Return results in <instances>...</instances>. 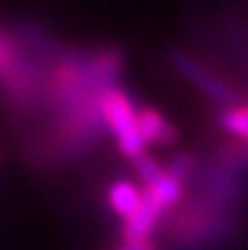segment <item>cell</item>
<instances>
[{
    "label": "cell",
    "instance_id": "1",
    "mask_svg": "<svg viewBox=\"0 0 248 250\" xmlns=\"http://www.w3.org/2000/svg\"><path fill=\"white\" fill-rule=\"evenodd\" d=\"M99 112L103 127L114 136L119 149L127 158L136 160L139 156L147 154V149H145L147 145H145L139 127V108L123 88H117L114 83H110L101 90Z\"/></svg>",
    "mask_w": 248,
    "mask_h": 250
},
{
    "label": "cell",
    "instance_id": "2",
    "mask_svg": "<svg viewBox=\"0 0 248 250\" xmlns=\"http://www.w3.org/2000/svg\"><path fill=\"white\" fill-rule=\"evenodd\" d=\"M171 60H174L176 70H178L193 88H198L205 97H209L213 104L222 105V108H231V105L240 104V95L235 92V88L228 86L227 82H222L218 75L209 73V70L202 64H198L193 57L185 55V53H174Z\"/></svg>",
    "mask_w": 248,
    "mask_h": 250
},
{
    "label": "cell",
    "instance_id": "3",
    "mask_svg": "<svg viewBox=\"0 0 248 250\" xmlns=\"http://www.w3.org/2000/svg\"><path fill=\"white\" fill-rule=\"evenodd\" d=\"M139 127H141V136H143L145 145H161L167 147L171 143H176L178 132L169 121L165 119V114L158 112L156 108H139Z\"/></svg>",
    "mask_w": 248,
    "mask_h": 250
},
{
    "label": "cell",
    "instance_id": "4",
    "mask_svg": "<svg viewBox=\"0 0 248 250\" xmlns=\"http://www.w3.org/2000/svg\"><path fill=\"white\" fill-rule=\"evenodd\" d=\"M218 125L244 145L237 151V160H248V104L240 101L237 105L224 108L218 117Z\"/></svg>",
    "mask_w": 248,
    "mask_h": 250
},
{
    "label": "cell",
    "instance_id": "5",
    "mask_svg": "<svg viewBox=\"0 0 248 250\" xmlns=\"http://www.w3.org/2000/svg\"><path fill=\"white\" fill-rule=\"evenodd\" d=\"M108 202L119 217L130 220L143 204V191L130 180H117L108 191Z\"/></svg>",
    "mask_w": 248,
    "mask_h": 250
},
{
    "label": "cell",
    "instance_id": "6",
    "mask_svg": "<svg viewBox=\"0 0 248 250\" xmlns=\"http://www.w3.org/2000/svg\"><path fill=\"white\" fill-rule=\"evenodd\" d=\"M132 163H134L136 176H139V180L143 182L145 187H149V185H154V182H158V180L163 178V173H165V169H163L154 158H149L147 154L139 156V158L132 160Z\"/></svg>",
    "mask_w": 248,
    "mask_h": 250
},
{
    "label": "cell",
    "instance_id": "7",
    "mask_svg": "<svg viewBox=\"0 0 248 250\" xmlns=\"http://www.w3.org/2000/svg\"><path fill=\"white\" fill-rule=\"evenodd\" d=\"M114 250H154V246L149 242H125L123 246H119Z\"/></svg>",
    "mask_w": 248,
    "mask_h": 250
}]
</instances>
